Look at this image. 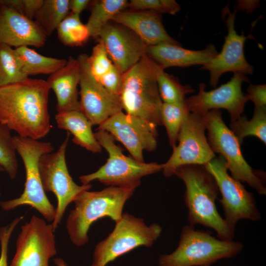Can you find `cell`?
Listing matches in <instances>:
<instances>
[{
	"label": "cell",
	"mask_w": 266,
	"mask_h": 266,
	"mask_svg": "<svg viewBox=\"0 0 266 266\" xmlns=\"http://www.w3.org/2000/svg\"><path fill=\"white\" fill-rule=\"evenodd\" d=\"M128 7L133 10H148L159 14L174 15L178 12L180 5L174 0H131Z\"/></svg>",
	"instance_id": "836d02e7"
},
{
	"label": "cell",
	"mask_w": 266,
	"mask_h": 266,
	"mask_svg": "<svg viewBox=\"0 0 266 266\" xmlns=\"http://www.w3.org/2000/svg\"><path fill=\"white\" fill-rule=\"evenodd\" d=\"M91 12L86 24L90 36L98 40L102 28L118 13L128 7L126 0H100L91 2Z\"/></svg>",
	"instance_id": "d4e9b609"
},
{
	"label": "cell",
	"mask_w": 266,
	"mask_h": 266,
	"mask_svg": "<svg viewBox=\"0 0 266 266\" xmlns=\"http://www.w3.org/2000/svg\"><path fill=\"white\" fill-rule=\"evenodd\" d=\"M43 0H0V4L8 6L26 18L33 20Z\"/></svg>",
	"instance_id": "e575fe53"
},
{
	"label": "cell",
	"mask_w": 266,
	"mask_h": 266,
	"mask_svg": "<svg viewBox=\"0 0 266 266\" xmlns=\"http://www.w3.org/2000/svg\"><path fill=\"white\" fill-rule=\"evenodd\" d=\"M88 57L81 54L77 58L80 67V108L93 125L99 126L123 107L119 97L108 91L92 75Z\"/></svg>",
	"instance_id": "e0dca14e"
},
{
	"label": "cell",
	"mask_w": 266,
	"mask_h": 266,
	"mask_svg": "<svg viewBox=\"0 0 266 266\" xmlns=\"http://www.w3.org/2000/svg\"><path fill=\"white\" fill-rule=\"evenodd\" d=\"M243 82L250 83L247 75L238 72L227 83L209 91H205V85L199 84L198 93L185 101L190 111L203 115L210 110L224 109L228 112L231 122L238 119L248 101L246 94L242 91Z\"/></svg>",
	"instance_id": "9a60e30c"
},
{
	"label": "cell",
	"mask_w": 266,
	"mask_h": 266,
	"mask_svg": "<svg viewBox=\"0 0 266 266\" xmlns=\"http://www.w3.org/2000/svg\"><path fill=\"white\" fill-rule=\"evenodd\" d=\"M215 46L210 44L204 49L193 50L180 45L161 43L147 47L146 54L163 69L168 67H188L207 64L217 54Z\"/></svg>",
	"instance_id": "44dd1931"
},
{
	"label": "cell",
	"mask_w": 266,
	"mask_h": 266,
	"mask_svg": "<svg viewBox=\"0 0 266 266\" xmlns=\"http://www.w3.org/2000/svg\"><path fill=\"white\" fill-rule=\"evenodd\" d=\"M46 81L28 78L0 87V123L18 135L38 140L52 126Z\"/></svg>",
	"instance_id": "6da1fadb"
},
{
	"label": "cell",
	"mask_w": 266,
	"mask_h": 266,
	"mask_svg": "<svg viewBox=\"0 0 266 266\" xmlns=\"http://www.w3.org/2000/svg\"><path fill=\"white\" fill-rule=\"evenodd\" d=\"M230 129L241 144L244 138L254 136L266 144V107H255L252 118L248 120L241 115L237 120L232 122Z\"/></svg>",
	"instance_id": "4316f807"
},
{
	"label": "cell",
	"mask_w": 266,
	"mask_h": 266,
	"mask_svg": "<svg viewBox=\"0 0 266 266\" xmlns=\"http://www.w3.org/2000/svg\"><path fill=\"white\" fill-rule=\"evenodd\" d=\"M1 195V192H0V196Z\"/></svg>",
	"instance_id": "7bdbcfd3"
},
{
	"label": "cell",
	"mask_w": 266,
	"mask_h": 266,
	"mask_svg": "<svg viewBox=\"0 0 266 266\" xmlns=\"http://www.w3.org/2000/svg\"><path fill=\"white\" fill-rule=\"evenodd\" d=\"M88 62L91 73L97 80L114 66L103 43L100 40L93 47L91 55L88 56Z\"/></svg>",
	"instance_id": "d6a6232c"
},
{
	"label": "cell",
	"mask_w": 266,
	"mask_h": 266,
	"mask_svg": "<svg viewBox=\"0 0 266 266\" xmlns=\"http://www.w3.org/2000/svg\"><path fill=\"white\" fill-rule=\"evenodd\" d=\"M156 80L159 95L163 102L183 101L187 95L195 92L190 85H182L177 78L166 73L165 69L158 64Z\"/></svg>",
	"instance_id": "f546056e"
},
{
	"label": "cell",
	"mask_w": 266,
	"mask_h": 266,
	"mask_svg": "<svg viewBox=\"0 0 266 266\" xmlns=\"http://www.w3.org/2000/svg\"><path fill=\"white\" fill-rule=\"evenodd\" d=\"M95 136L102 148L108 154L106 162L98 170L80 176L82 184L98 180L110 186L138 187L142 177L162 171V164L138 162L123 154L122 149L115 143L113 136L107 132L98 129Z\"/></svg>",
	"instance_id": "52a82bcc"
},
{
	"label": "cell",
	"mask_w": 266,
	"mask_h": 266,
	"mask_svg": "<svg viewBox=\"0 0 266 266\" xmlns=\"http://www.w3.org/2000/svg\"><path fill=\"white\" fill-rule=\"evenodd\" d=\"M123 73L115 66L98 81L109 92L119 97L123 84Z\"/></svg>",
	"instance_id": "d590c367"
},
{
	"label": "cell",
	"mask_w": 266,
	"mask_h": 266,
	"mask_svg": "<svg viewBox=\"0 0 266 266\" xmlns=\"http://www.w3.org/2000/svg\"><path fill=\"white\" fill-rule=\"evenodd\" d=\"M11 132L6 126L0 123V166L13 179L16 176L18 164Z\"/></svg>",
	"instance_id": "1f68e13d"
},
{
	"label": "cell",
	"mask_w": 266,
	"mask_h": 266,
	"mask_svg": "<svg viewBox=\"0 0 266 266\" xmlns=\"http://www.w3.org/2000/svg\"><path fill=\"white\" fill-rule=\"evenodd\" d=\"M0 171H4L3 169L0 166Z\"/></svg>",
	"instance_id": "b9f144b4"
},
{
	"label": "cell",
	"mask_w": 266,
	"mask_h": 266,
	"mask_svg": "<svg viewBox=\"0 0 266 266\" xmlns=\"http://www.w3.org/2000/svg\"><path fill=\"white\" fill-rule=\"evenodd\" d=\"M247 91L248 100L252 101L255 107H266V84H250Z\"/></svg>",
	"instance_id": "74e56055"
},
{
	"label": "cell",
	"mask_w": 266,
	"mask_h": 266,
	"mask_svg": "<svg viewBox=\"0 0 266 266\" xmlns=\"http://www.w3.org/2000/svg\"><path fill=\"white\" fill-rule=\"evenodd\" d=\"M16 151L22 159L26 173L23 193L17 198L0 202L1 208L9 211L21 205H29L36 210L48 222H53L56 208L47 198L40 176L38 161L40 157L54 150L50 142L28 137L13 136Z\"/></svg>",
	"instance_id": "8992f818"
},
{
	"label": "cell",
	"mask_w": 266,
	"mask_h": 266,
	"mask_svg": "<svg viewBox=\"0 0 266 266\" xmlns=\"http://www.w3.org/2000/svg\"><path fill=\"white\" fill-rule=\"evenodd\" d=\"M204 166L217 183L222 196L220 202L224 210V219L231 230L234 231L240 220L255 222L261 219V215L253 194L228 173L223 157H215Z\"/></svg>",
	"instance_id": "8fae6325"
},
{
	"label": "cell",
	"mask_w": 266,
	"mask_h": 266,
	"mask_svg": "<svg viewBox=\"0 0 266 266\" xmlns=\"http://www.w3.org/2000/svg\"><path fill=\"white\" fill-rule=\"evenodd\" d=\"M69 0H43L33 21L48 36L69 13Z\"/></svg>",
	"instance_id": "484cf974"
},
{
	"label": "cell",
	"mask_w": 266,
	"mask_h": 266,
	"mask_svg": "<svg viewBox=\"0 0 266 266\" xmlns=\"http://www.w3.org/2000/svg\"><path fill=\"white\" fill-rule=\"evenodd\" d=\"M80 78V67L77 59L69 57L62 68L49 75L46 82L55 93L58 112L80 110L78 85Z\"/></svg>",
	"instance_id": "7402d4cb"
},
{
	"label": "cell",
	"mask_w": 266,
	"mask_h": 266,
	"mask_svg": "<svg viewBox=\"0 0 266 266\" xmlns=\"http://www.w3.org/2000/svg\"><path fill=\"white\" fill-rule=\"evenodd\" d=\"M202 115L190 113L183 120L178 136V144L173 148L168 160L162 164L166 177L174 175L183 166L204 165L215 157L205 134Z\"/></svg>",
	"instance_id": "7c38bea8"
},
{
	"label": "cell",
	"mask_w": 266,
	"mask_h": 266,
	"mask_svg": "<svg viewBox=\"0 0 266 266\" xmlns=\"http://www.w3.org/2000/svg\"><path fill=\"white\" fill-rule=\"evenodd\" d=\"M111 21L131 30L147 46L161 43H180L164 28L162 15L148 10H126L116 15Z\"/></svg>",
	"instance_id": "ffe728a7"
},
{
	"label": "cell",
	"mask_w": 266,
	"mask_h": 266,
	"mask_svg": "<svg viewBox=\"0 0 266 266\" xmlns=\"http://www.w3.org/2000/svg\"><path fill=\"white\" fill-rule=\"evenodd\" d=\"M54 232L52 223L33 215L21 227L9 266H49L57 253Z\"/></svg>",
	"instance_id": "4fadbf2b"
},
{
	"label": "cell",
	"mask_w": 266,
	"mask_h": 266,
	"mask_svg": "<svg viewBox=\"0 0 266 266\" xmlns=\"http://www.w3.org/2000/svg\"><path fill=\"white\" fill-rule=\"evenodd\" d=\"M89 0H69L70 12L80 15L90 3Z\"/></svg>",
	"instance_id": "ab89813d"
},
{
	"label": "cell",
	"mask_w": 266,
	"mask_h": 266,
	"mask_svg": "<svg viewBox=\"0 0 266 266\" xmlns=\"http://www.w3.org/2000/svg\"><path fill=\"white\" fill-rule=\"evenodd\" d=\"M55 120L58 128L73 135L74 143L93 153L101 152L102 147L92 130L93 125L80 110L58 112Z\"/></svg>",
	"instance_id": "603a6c76"
},
{
	"label": "cell",
	"mask_w": 266,
	"mask_h": 266,
	"mask_svg": "<svg viewBox=\"0 0 266 266\" xmlns=\"http://www.w3.org/2000/svg\"><path fill=\"white\" fill-rule=\"evenodd\" d=\"M157 64L146 54L123 73L119 98L123 109L156 126L162 125L160 112L163 102L156 80Z\"/></svg>",
	"instance_id": "277c9868"
},
{
	"label": "cell",
	"mask_w": 266,
	"mask_h": 266,
	"mask_svg": "<svg viewBox=\"0 0 266 266\" xmlns=\"http://www.w3.org/2000/svg\"><path fill=\"white\" fill-rule=\"evenodd\" d=\"M22 216L15 218L7 225L0 228V266H8V247L11 234Z\"/></svg>",
	"instance_id": "8d00e7d4"
},
{
	"label": "cell",
	"mask_w": 266,
	"mask_h": 266,
	"mask_svg": "<svg viewBox=\"0 0 266 266\" xmlns=\"http://www.w3.org/2000/svg\"><path fill=\"white\" fill-rule=\"evenodd\" d=\"M112 62L124 73L146 54L147 46L127 28L111 21L101 30L99 39Z\"/></svg>",
	"instance_id": "ac0fdd59"
},
{
	"label": "cell",
	"mask_w": 266,
	"mask_h": 266,
	"mask_svg": "<svg viewBox=\"0 0 266 266\" xmlns=\"http://www.w3.org/2000/svg\"><path fill=\"white\" fill-rule=\"evenodd\" d=\"M28 77L22 71L14 49L0 43V87Z\"/></svg>",
	"instance_id": "4dcf8cb0"
},
{
	"label": "cell",
	"mask_w": 266,
	"mask_h": 266,
	"mask_svg": "<svg viewBox=\"0 0 266 266\" xmlns=\"http://www.w3.org/2000/svg\"><path fill=\"white\" fill-rule=\"evenodd\" d=\"M243 244L233 240H222L208 232L196 230L189 224L181 231L178 245L169 254L160 256L159 266H211L218 260L239 254Z\"/></svg>",
	"instance_id": "5b68a950"
},
{
	"label": "cell",
	"mask_w": 266,
	"mask_h": 266,
	"mask_svg": "<svg viewBox=\"0 0 266 266\" xmlns=\"http://www.w3.org/2000/svg\"><path fill=\"white\" fill-rule=\"evenodd\" d=\"M202 117L208 132V143L214 152L220 154L225 159L232 177L247 183L259 194L265 195L264 173L257 172L247 163L242 153L240 143L224 123L221 111L211 110Z\"/></svg>",
	"instance_id": "ba28073f"
},
{
	"label": "cell",
	"mask_w": 266,
	"mask_h": 266,
	"mask_svg": "<svg viewBox=\"0 0 266 266\" xmlns=\"http://www.w3.org/2000/svg\"><path fill=\"white\" fill-rule=\"evenodd\" d=\"M236 13V9L232 12L228 5L222 9V16L228 29L222 50L201 67L209 72V83L213 87H216L221 76L227 72L246 75L254 72V68L246 60L244 52L245 41L252 38L253 36L251 33L245 36L236 32L234 28Z\"/></svg>",
	"instance_id": "5bb4252c"
},
{
	"label": "cell",
	"mask_w": 266,
	"mask_h": 266,
	"mask_svg": "<svg viewBox=\"0 0 266 266\" xmlns=\"http://www.w3.org/2000/svg\"><path fill=\"white\" fill-rule=\"evenodd\" d=\"M162 231L158 224L147 226L142 219L124 213L112 233L96 246L91 266H105L138 246L150 247Z\"/></svg>",
	"instance_id": "9c48e42d"
},
{
	"label": "cell",
	"mask_w": 266,
	"mask_h": 266,
	"mask_svg": "<svg viewBox=\"0 0 266 266\" xmlns=\"http://www.w3.org/2000/svg\"><path fill=\"white\" fill-rule=\"evenodd\" d=\"M54 263L56 266H68L66 262L61 258H56L54 259Z\"/></svg>",
	"instance_id": "60d3db41"
},
{
	"label": "cell",
	"mask_w": 266,
	"mask_h": 266,
	"mask_svg": "<svg viewBox=\"0 0 266 266\" xmlns=\"http://www.w3.org/2000/svg\"><path fill=\"white\" fill-rule=\"evenodd\" d=\"M47 36L33 20L0 4V43L17 48L43 46Z\"/></svg>",
	"instance_id": "d6986e66"
},
{
	"label": "cell",
	"mask_w": 266,
	"mask_h": 266,
	"mask_svg": "<svg viewBox=\"0 0 266 266\" xmlns=\"http://www.w3.org/2000/svg\"><path fill=\"white\" fill-rule=\"evenodd\" d=\"M174 175L182 179L185 185L184 201L188 210L189 224L212 229L220 239L233 240L234 231L220 216L216 206L219 192L218 186L204 166H183L175 170Z\"/></svg>",
	"instance_id": "7a4b0ae2"
},
{
	"label": "cell",
	"mask_w": 266,
	"mask_h": 266,
	"mask_svg": "<svg viewBox=\"0 0 266 266\" xmlns=\"http://www.w3.org/2000/svg\"><path fill=\"white\" fill-rule=\"evenodd\" d=\"M190 113L185 100L176 103L163 102L160 112L161 121L162 125L166 128L169 144L172 148L176 145L183 121Z\"/></svg>",
	"instance_id": "83f0119b"
},
{
	"label": "cell",
	"mask_w": 266,
	"mask_h": 266,
	"mask_svg": "<svg viewBox=\"0 0 266 266\" xmlns=\"http://www.w3.org/2000/svg\"><path fill=\"white\" fill-rule=\"evenodd\" d=\"M23 72L28 76L37 74L51 75L65 66L67 60L43 56L29 48L14 49Z\"/></svg>",
	"instance_id": "cb8c5ba5"
},
{
	"label": "cell",
	"mask_w": 266,
	"mask_h": 266,
	"mask_svg": "<svg viewBox=\"0 0 266 266\" xmlns=\"http://www.w3.org/2000/svg\"><path fill=\"white\" fill-rule=\"evenodd\" d=\"M136 186H110L100 191H85L73 201L66 219V229L71 241L81 246L89 240L88 232L98 219L108 217L119 221L126 201L133 195Z\"/></svg>",
	"instance_id": "3957f363"
},
{
	"label": "cell",
	"mask_w": 266,
	"mask_h": 266,
	"mask_svg": "<svg viewBox=\"0 0 266 266\" xmlns=\"http://www.w3.org/2000/svg\"><path fill=\"white\" fill-rule=\"evenodd\" d=\"M157 126L140 117L122 111L109 117L98 129L111 134L123 144L132 157L144 162L143 152L153 151L157 147Z\"/></svg>",
	"instance_id": "2e32d148"
},
{
	"label": "cell",
	"mask_w": 266,
	"mask_h": 266,
	"mask_svg": "<svg viewBox=\"0 0 266 266\" xmlns=\"http://www.w3.org/2000/svg\"><path fill=\"white\" fill-rule=\"evenodd\" d=\"M70 133L55 152L42 155L38 161V168L45 192L55 194L57 200L56 216L52 224L55 231L62 221L67 206L82 192L89 190L90 184L78 185L69 174L66 160V152Z\"/></svg>",
	"instance_id": "30bf717a"
},
{
	"label": "cell",
	"mask_w": 266,
	"mask_h": 266,
	"mask_svg": "<svg viewBox=\"0 0 266 266\" xmlns=\"http://www.w3.org/2000/svg\"><path fill=\"white\" fill-rule=\"evenodd\" d=\"M60 42L65 46L83 45L91 37L86 24L80 19V15L69 12L56 29Z\"/></svg>",
	"instance_id": "f1b7e54d"
},
{
	"label": "cell",
	"mask_w": 266,
	"mask_h": 266,
	"mask_svg": "<svg viewBox=\"0 0 266 266\" xmlns=\"http://www.w3.org/2000/svg\"><path fill=\"white\" fill-rule=\"evenodd\" d=\"M260 6L259 0H238L236 8L246 13L253 12Z\"/></svg>",
	"instance_id": "f35d334b"
}]
</instances>
